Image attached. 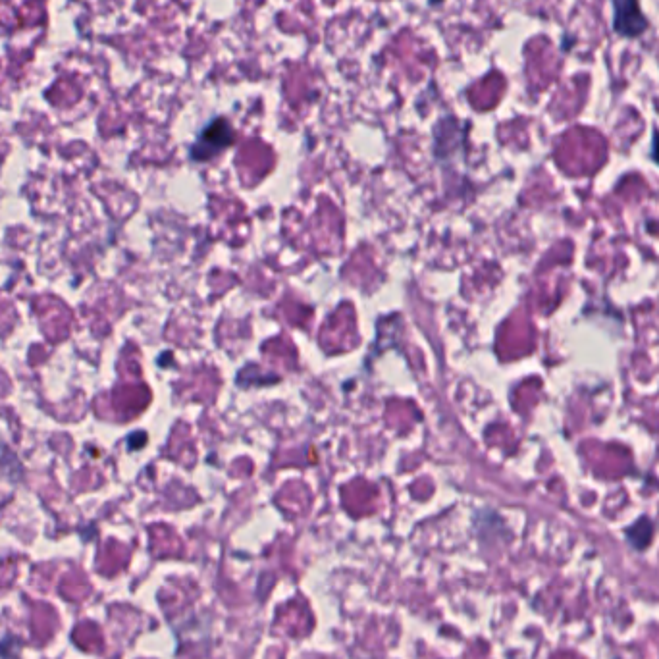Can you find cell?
Masks as SVG:
<instances>
[{"label":"cell","instance_id":"obj_1","mask_svg":"<svg viewBox=\"0 0 659 659\" xmlns=\"http://www.w3.org/2000/svg\"><path fill=\"white\" fill-rule=\"evenodd\" d=\"M232 143H234V130L230 122L226 118H214L211 124H207L203 132L199 133L191 149V157L199 162L212 159Z\"/></svg>","mask_w":659,"mask_h":659},{"label":"cell","instance_id":"obj_2","mask_svg":"<svg viewBox=\"0 0 659 659\" xmlns=\"http://www.w3.org/2000/svg\"><path fill=\"white\" fill-rule=\"evenodd\" d=\"M613 4V29L617 35L634 39L648 29V20L640 10L638 0H611Z\"/></svg>","mask_w":659,"mask_h":659},{"label":"cell","instance_id":"obj_3","mask_svg":"<svg viewBox=\"0 0 659 659\" xmlns=\"http://www.w3.org/2000/svg\"><path fill=\"white\" fill-rule=\"evenodd\" d=\"M627 536H629V542L633 544L636 550H646L652 542V536H654V525L650 519L642 517L634 523L633 527L627 530Z\"/></svg>","mask_w":659,"mask_h":659},{"label":"cell","instance_id":"obj_4","mask_svg":"<svg viewBox=\"0 0 659 659\" xmlns=\"http://www.w3.org/2000/svg\"><path fill=\"white\" fill-rule=\"evenodd\" d=\"M652 157L659 164V133L654 135V145H652Z\"/></svg>","mask_w":659,"mask_h":659}]
</instances>
